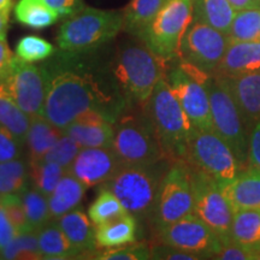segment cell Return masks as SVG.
<instances>
[{
    "mask_svg": "<svg viewBox=\"0 0 260 260\" xmlns=\"http://www.w3.org/2000/svg\"><path fill=\"white\" fill-rule=\"evenodd\" d=\"M212 259L218 260H256L255 253L236 242H229L222 246Z\"/></svg>",
    "mask_w": 260,
    "mask_h": 260,
    "instance_id": "obj_43",
    "label": "cell"
},
{
    "mask_svg": "<svg viewBox=\"0 0 260 260\" xmlns=\"http://www.w3.org/2000/svg\"><path fill=\"white\" fill-rule=\"evenodd\" d=\"M87 187L67 171L59 183L48 197L51 220L59 219L65 213L70 212L82 203Z\"/></svg>",
    "mask_w": 260,
    "mask_h": 260,
    "instance_id": "obj_23",
    "label": "cell"
},
{
    "mask_svg": "<svg viewBox=\"0 0 260 260\" xmlns=\"http://www.w3.org/2000/svg\"><path fill=\"white\" fill-rule=\"evenodd\" d=\"M21 199L29 229L31 232H38L45 224L51 222L48 197L37 189L31 183L21 194Z\"/></svg>",
    "mask_w": 260,
    "mask_h": 260,
    "instance_id": "obj_32",
    "label": "cell"
},
{
    "mask_svg": "<svg viewBox=\"0 0 260 260\" xmlns=\"http://www.w3.org/2000/svg\"><path fill=\"white\" fill-rule=\"evenodd\" d=\"M205 86L210 98L213 130L233 149L241 170H246L249 168L248 132L235 99L223 77L209 75Z\"/></svg>",
    "mask_w": 260,
    "mask_h": 260,
    "instance_id": "obj_6",
    "label": "cell"
},
{
    "mask_svg": "<svg viewBox=\"0 0 260 260\" xmlns=\"http://www.w3.org/2000/svg\"><path fill=\"white\" fill-rule=\"evenodd\" d=\"M39 248L42 259L63 260L79 258L56 220H51L38 230Z\"/></svg>",
    "mask_w": 260,
    "mask_h": 260,
    "instance_id": "obj_25",
    "label": "cell"
},
{
    "mask_svg": "<svg viewBox=\"0 0 260 260\" xmlns=\"http://www.w3.org/2000/svg\"><path fill=\"white\" fill-rule=\"evenodd\" d=\"M194 18V0H168L140 40L165 64L177 59L182 39Z\"/></svg>",
    "mask_w": 260,
    "mask_h": 260,
    "instance_id": "obj_5",
    "label": "cell"
},
{
    "mask_svg": "<svg viewBox=\"0 0 260 260\" xmlns=\"http://www.w3.org/2000/svg\"><path fill=\"white\" fill-rule=\"evenodd\" d=\"M236 10L228 0H194V18L229 35Z\"/></svg>",
    "mask_w": 260,
    "mask_h": 260,
    "instance_id": "obj_26",
    "label": "cell"
},
{
    "mask_svg": "<svg viewBox=\"0 0 260 260\" xmlns=\"http://www.w3.org/2000/svg\"><path fill=\"white\" fill-rule=\"evenodd\" d=\"M80 149L81 147L76 144V141L63 133V135L56 142V145L47 152V154L42 159L47 161L57 162L68 170L73 164L76 155L79 154Z\"/></svg>",
    "mask_w": 260,
    "mask_h": 260,
    "instance_id": "obj_39",
    "label": "cell"
},
{
    "mask_svg": "<svg viewBox=\"0 0 260 260\" xmlns=\"http://www.w3.org/2000/svg\"><path fill=\"white\" fill-rule=\"evenodd\" d=\"M15 56L12 54L5 40L0 39V83L4 82L11 70Z\"/></svg>",
    "mask_w": 260,
    "mask_h": 260,
    "instance_id": "obj_47",
    "label": "cell"
},
{
    "mask_svg": "<svg viewBox=\"0 0 260 260\" xmlns=\"http://www.w3.org/2000/svg\"><path fill=\"white\" fill-rule=\"evenodd\" d=\"M44 68L48 86L42 115L57 128L64 130L77 117L89 111L116 122L128 110L111 67L103 69L98 64L81 60L80 53L61 51L59 57Z\"/></svg>",
    "mask_w": 260,
    "mask_h": 260,
    "instance_id": "obj_1",
    "label": "cell"
},
{
    "mask_svg": "<svg viewBox=\"0 0 260 260\" xmlns=\"http://www.w3.org/2000/svg\"><path fill=\"white\" fill-rule=\"evenodd\" d=\"M53 45L37 35H27L17 42L16 56L27 63L46 60L54 54Z\"/></svg>",
    "mask_w": 260,
    "mask_h": 260,
    "instance_id": "obj_37",
    "label": "cell"
},
{
    "mask_svg": "<svg viewBox=\"0 0 260 260\" xmlns=\"http://www.w3.org/2000/svg\"><path fill=\"white\" fill-rule=\"evenodd\" d=\"M0 204L4 207L6 214H8L10 222L16 229L17 234L31 232L29 229L27 217L23 209V204H22L21 195H5V197H0Z\"/></svg>",
    "mask_w": 260,
    "mask_h": 260,
    "instance_id": "obj_40",
    "label": "cell"
},
{
    "mask_svg": "<svg viewBox=\"0 0 260 260\" xmlns=\"http://www.w3.org/2000/svg\"><path fill=\"white\" fill-rule=\"evenodd\" d=\"M2 83L9 95L28 116L42 115L48 86L44 65L27 63L15 56L11 70Z\"/></svg>",
    "mask_w": 260,
    "mask_h": 260,
    "instance_id": "obj_14",
    "label": "cell"
},
{
    "mask_svg": "<svg viewBox=\"0 0 260 260\" xmlns=\"http://www.w3.org/2000/svg\"><path fill=\"white\" fill-rule=\"evenodd\" d=\"M17 235V232L10 222L4 207L0 204V253Z\"/></svg>",
    "mask_w": 260,
    "mask_h": 260,
    "instance_id": "obj_45",
    "label": "cell"
},
{
    "mask_svg": "<svg viewBox=\"0 0 260 260\" xmlns=\"http://www.w3.org/2000/svg\"><path fill=\"white\" fill-rule=\"evenodd\" d=\"M0 259L40 260L42 259L37 232L17 234L14 240L0 253Z\"/></svg>",
    "mask_w": 260,
    "mask_h": 260,
    "instance_id": "obj_36",
    "label": "cell"
},
{
    "mask_svg": "<svg viewBox=\"0 0 260 260\" xmlns=\"http://www.w3.org/2000/svg\"><path fill=\"white\" fill-rule=\"evenodd\" d=\"M12 9V0H0V11L10 12Z\"/></svg>",
    "mask_w": 260,
    "mask_h": 260,
    "instance_id": "obj_50",
    "label": "cell"
},
{
    "mask_svg": "<svg viewBox=\"0 0 260 260\" xmlns=\"http://www.w3.org/2000/svg\"><path fill=\"white\" fill-rule=\"evenodd\" d=\"M209 75L180 58L178 63L165 73L168 83L191 124L201 130H213L210 98L205 86Z\"/></svg>",
    "mask_w": 260,
    "mask_h": 260,
    "instance_id": "obj_11",
    "label": "cell"
},
{
    "mask_svg": "<svg viewBox=\"0 0 260 260\" xmlns=\"http://www.w3.org/2000/svg\"><path fill=\"white\" fill-rule=\"evenodd\" d=\"M123 30V11L87 8L65 17L57 34L60 51L89 53L115 39Z\"/></svg>",
    "mask_w": 260,
    "mask_h": 260,
    "instance_id": "obj_4",
    "label": "cell"
},
{
    "mask_svg": "<svg viewBox=\"0 0 260 260\" xmlns=\"http://www.w3.org/2000/svg\"><path fill=\"white\" fill-rule=\"evenodd\" d=\"M229 41L226 34L193 19L182 39L178 58L204 73L213 75L223 59Z\"/></svg>",
    "mask_w": 260,
    "mask_h": 260,
    "instance_id": "obj_13",
    "label": "cell"
},
{
    "mask_svg": "<svg viewBox=\"0 0 260 260\" xmlns=\"http://www.w3.org/2000/svg\"><path fill=\"white\" fill-rule=\"evenodd\" d=\"M159 164L122 165L103 187L111 190L136 219L147 218L152 214L159 183L164 175Z\"/></svg>",
    "mask_w": 260,
    "mask_h": 260,
    "instance_id": "obj_8",
    "label": "cell"
},
{
    "mask_svg": "<svg viewBox=\"0 0 260 260\" xmlns=\"http://www.w3.org/2000/svg\"><path fill=\"white\" fill-rule=\"evenodd\" d=\"M248 161L249 168L260 171V122L248 134Z\"/></svg>",
    "mask_w": 260,
    "mask_h": 260,
    "instance_id": "obj_44",
    "label": "cell"
},
{
    "mask_svg": "<svg viewBox=\"0 0 260 260\" xmlns=\"http://www.w3.org/2000/svg\"><path fill=\"white\" fill-rule=\"evenodd\" d=\"M168 0H130L123 10V30L139 38Z\"/></svg>",
    "mask_w": 260,
    "mask_h": 260,
    "instance_id": "obj_27",
    "label": "cell"
},
{
    "mask_svg": "<svg viewBox=\"0 0 260 260\" xmlns=\"http://www.w3.org/2000/svg\"><path fill=\"white\" fill-rule=\"evenodd\" d=\"M29 169H30L31 184L46 197H50V194L59 183L60 178L68 171L57 162L47 161L44 159L29 162Z\"/></svg>",
    "mask_w": 260,
    "mask_h": 260,
    "instance_id": "obj_34",
    "label": "cell"
},
{
    "mask_svg": "<svg viewBox=\"0 0 260 260\" xmlns=\"http://www.w3.org/2000/svg\"><path fill=\"white\" fill-rule=\"evenodd\" d=\"M56 222L68 237L77 255H94L99 253L95 241V226L82 210L75 209ZM93 256V259H94Z\"/></svg>",
    "mask_w": 260,
    "mask_h": 260,
    "instance_id": "obj_20",
    "label": "cell"
},
{
    "mask_svg": "<svg viewBox=\"0 0 260 260\" xmlns=\"http://www.w3.org/2000/svg\"><path fill=\"white\" fill-rule=\"evenodd\" d=\"M151 259L160 260H200L199 255L194 253L183 251L176 247L159 242L157 245L151 246Z\"/></svg>",
    "mask_w": 260,
    "mask_h": 260,
    "instance_id": "obj_42",
    "label": "cell"
},
{
    "mask_svg": "<svg viewBox=\"0 0 260 260\" xmlns=\"http://www.w3.org/2000/svg\"><path fill=\"white\" fill-rule=\"evenodd\" d=\"M142 110L153 125L168 160H184L194 126L175 96L165 75L159 80Z\"/></svg>",
    "mask_w": 260,
    "mask_h": 260,
    "instance_id": "obj_3",
    "label": "cell"
},
{
    "mask_svg": "<svg viewBox=\"0 0 260 260\" xmlns=\"http://www.w3.org/2000/svg\"><path fill=\"white\" fill-rule=\"evenodd\" d=\"M232 241L251 249L256 255V252L260 251V210L234 212Z\"/></svg>",
    "mask_w": 260,
    "mask_h": 260,
    "instance_id": "obj_28",
    "label": "cell"
},
{
    "mask_svg": "<svg viewBox=\"0 0 260 260\" xmlns=\"http://www.w3.org/2000/svg\"><path fill=\"white\" fill-rule=\"evenodd\" d=\"M59 14L44 0H19L15 8V18L18 23L32 29H44L54 24Z\"/></svg>",
    "mask_w": 260,
    "mask_h": 260,
    "instance_id": "obj_29",
    "label": "cell"
},
{
    "mask_svg": "<svg viewBox=\"0 0 260 260\" xmlns=\"http://www.w3.org/2000/svg\"><path fill=\"white\" fill-rule=\"evenodd\" d=\"M138 220L133 214H125L95 226V241L99 249H111L136 241Z\"/></svg>",
    "mask_w": 260,
    "mask_h": 260,
    "instance_id": "obj_24",
    "label": "cell"
},
{
    "mask_svg": "<svg viewBox=\"0 0 260 260\" xmlns=\"http://www.w3.org/2000/svg\"><path fill=\"white\" fill-rule=\"evenodd\" d=\"M115 123L102 113L89 111L77 117L63 132L74 139L81 148L112 147Z\"/></svg>",
    "mask_w": 260,
    "mask_h": 260,
    "instance_id": "obj_17",
    "label": "cell"
},
{
    "mask_svg": "<svg viewBox=\"0 0 260 260\" xmlns=\"http://www.w3.org/2000/svg\"><path fill=\"white\" fill-rule=\"evenodd\" d=\"M98 260H147L151 259V246L145 242H133L129 245L105 249L94 256Z\"/></svg>",
    "mask_w": 260,
    "mask_h": 260,
    "instance_id": "obj_38",
    "label": "cell"
},
{
    "mask_svg": "<svg viewBox=\"0 0 260 260\" xmlns=\"http://www.w3.org/2000/svg\"><path fill=\"white\" fill-rule=\"evenodd\" d=\"M236 11L246 9H260V0H228Z\"/></svg>",
    "mask_w": 260,
    "mask_h": 260,
    "instance_id": "obj_48",
    "label": "cell"
},
{
    "mask_svg": "<svg viewBox=\"0 0 260 260\" xmlns=\"http://www.w3.org/2000/svg\"><path fill=\"white\" fill-rule=\"evenodd\" d=\"M164 61L159 59L140 39L123 44L113 58L111 71L126 109L144 107L165 75Z\"/></svg>",
    "mask_w": 260,
    "mask_h": 260,
    "instance_id": "obj_2",
    "label": "cell"
},
{
    "mask_svg": "<svg viewBox=\"0 0 260 260\" xmlns=\"http://www.w3.org/2000/svg\"><path fill=\"white\" fill-rule=\"evenodd\" d=\"M44 2L54 11H57L60 17H68L84 6L82 0H44Z\"/></svg>",
    "mask_w": 260,
    "mask_h": 260,
    "instance_id": "obj_46",
    "label": "cell"
},
{
    "mask_svg": "<svg viewBox=\"0 0 260 260\" xmlns=\"http://www.w3.org/2000/svg\"><path fill=\"white\" fill-rule=\"evenodd\" d=\"M112 148L123 165H155L168 160L145 111L117 119Z\"/></svg>",
    "mask_w": 260,
    "mask_h": 260,
    "instance_id": "obj_7",
    "label": "cell"
},
{
    "mask_svg": "<svg viewBox=\"0 0 260 260\" xmlns=\"http://www.w3.org/2000/svg\"><path fill=\"white\" fill-rule=\"evenodd\" d=\"M260 71V41H229L213 75L236 77Z\"/></svg>",
    "mask_w": 260,
    "mask_h": 260,
    "instance_id": "obj_19",
    "label": "cell"
},
{
    "mask_svg": "<svg viewBox=\"0 0 260 260\" xmlns=\"http://www.w3.org/2000/svg\"><path fill=\"white\" fill-rule=\"evenodd\" d=\"M220 187L234 212L240 210H260V171L248 168L240 171L233 181Z\"/></svg>",
    "mask_w": 260,
    "mask_h": 260,
    "instance_id": "obj_21",
    "label": "cell"
},
{
    "mask_svg": "<svg viewBox=\"0 0 260 260\" xmlns=\"http://www.w3.org/2000/svg\"><path fill=\"white\" fill-rule=\"evenodd\" d=\"M63 133V130L52 124L44 115L30 117V125L25 136L29 162L41 160L56 145Z\"/></svg>",
    "mask_w": 260,
    "mask_h": 260,
    "instance_id": "obj_22",
    "label": "cell"
},
{
    "mask_svg": "<svg viewBox=\"0 0 260 260\" xmlns=\"http://www.w3.org/2000/svg\"><path fill=\"white\" fill-rule=\"evenodd\" d=\"M30 169L28 159L18 158L0 162V197L21 195L30 186Z\"/></svg>",
    "mask_w": 260,
    "mask_h": 260,
    "instance_id": "obj_30",
    "label": "cell"
},
{
    "mask_svg": "<svg viewBox=\"0 0 260 260\" xmlns=\"http://www.w3.org/2000/svg\"><path fill=\"white\" fill-rule=\"evenodd\" d=\"M189 171L194 213L217 234L223 245L232 242L234 210L222 187L200 169L189 165Z\"/></svg>",
    "mask_w": 260,
    "mask_h": 260,
    "instance_id": "obj_12",
    "label": "cell"
},
{
    "mask_svg": "<svg viewBox=\"0 0 260 260\" xmlns=\"http://www.w3.org/2000/svg\"><path fill=\"white\" fill-rule=\"evenodd\" d=\"M30 116H28L23 110L14 102L9 93L6 92L3 83H0V126L9 130L19 141L25 145Z\"/></svg>",
    "mask_w": 260,
    "mask_h": 260,
    "instance_id": "obj_31",
    "label": "cell"
},
{
    "mask_svg": "<svg viewBox=\"0 0 260 260\" xmlns=\"http://www.w3.org/2000/svg\"><path fill=\"white\" fill-rule=\"evenodd\" d=\"M184 160L206 172L220 186L233 181L242 171L233 149L212 129H193Z\"/></svg>",
    "mask_w": 260,
    "mask_h": 260,
    "instance_id": "obj_10",
    "label": "cell"
},
{
    "mask_svg": "<svg viewBox=\"0 0 260 260\" xmlns=\"http://www.w3.org/2000/svg\"><path fill=\"white\" fill-rule=\"evenodd\" d=\"M194 213L189 165L186 160H174L159 183L151 219L155 230L170 225Z\"/></svg>",
    "mask_w": 260,
    "mask_h": 260,
    "instance_id": "obj_9",
    "label": "cell"
},
{
    "mask_svg": "<svg viewBox=\"0 0 260 260\" xmlns=\"http://www.w3.org/2000/svg\"><path fill=\"white\" fill-rule=\"evenodd\" d=\"M122 165L112 147H86L80 149L68 171L88 189L111 180Z\"/></svg>",
    "mask_w": 260,
    "mask_h": 260,
    "instance_id": "obj_16",
    "label": "cell"
},
{
    "mask_svg": "<svg viewBox=\"0 0 260 260\" xmlns=\"http://www.w3.org/2000/svg\"><path fill=\"white\" fill-rule=\"evenodd\" d=\"M9 16L10 12L0 11V39L6 40V34H8L9 28Z\"/></svg>",
    "mask_w": 260,
    "mask_h": 260,
    "instance_id": "obj_49",
    "label": "cell"
},
{
    "mask_svg": "<svg viewBox=\"0 0 260 260\" xmlns=\"http://www.w3.org/2000/svg\"><path fill=\"white\" fill-rule=\"evenodd\" d=\"M25 145L12 135L9 130L0 126V162L22 158Z\"/></svg>",
    "mask_w": 260,
    "mask_h": 260,
    "instance_id": "obj_41",
    "label": "cell"
},
{
    "mask_svg": "<svg viewBox=\"0 0 260 260\" xmlns=\"http://www.w3.org/2000/svg\"><path fill=\"white\" fill-rule=\"evenodd\" d=\"M128 213V210L123 206L118 198L105 187L100 189L96 199L90 204L88 210V216L94 226L117 219Z\"/></svg>",
    "mask_w": 260,
    "mask_h": 260,
    "instance_id": "obj_33",
    "label": "cell"
},
{
    "mask_svg": "<svg viewBox=\"0 0 260 260\" xmlns=\"http://www.w3.org/2000/svg\"><path fill=\"white\" fill-rule=\"evenodd\" d=\"M228 37L230 41H260V9L236 11Z\"/></svg>",
    "mask_w": 260,
    "mask_h": 260,
    "instance_id": "obj_35",
    "label": "cell"
},
{
    "mask_svg": "<svg viewBox=\"0 0 260 260\" xmlns=\"http://www.w3.org/2000/svg\"><path fill=\"white\" fill-rule=\"evenodd\" d=\"M159 242L194 253L201 259H212L223 242L211 228L195 213L159 230Z\"/></svg>",
    "mask_w": 260,
    "mask_h": 260,
    "instance_id": "obj_15",
    "label": "cell"
},
{
    "mask_svg": "<svg viewBox=\"0 0 260 260\" xmlns=\"http://www.w3.org/2000/svg\"><path fill=\"white\" fill-rule=\"evenodd\" d=\"M223 79L235 99L249 134L253 126L260 122V71Z\"/></svg>",
    "mask_w": 260,
    "mask_h": 260,
    "instance_id": "obj_18",
    "label": "cell"
}]
</instances>
